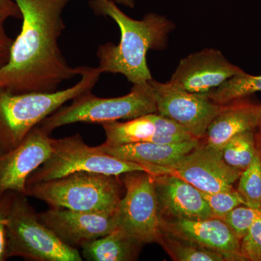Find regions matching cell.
<instances>
[{
    "label": "cell",
    "mask_w": 261,
    "mask_h": 261,
    "mask_svg": "<svg viewBox=\"0 0 261 261\" xmlns=\"http://www.w3.org/2000/svg\"><path fill=\"white\" fill-rule=\"evenodd\" d=\"M161 229L219 252L226 261H243L241 241L223 219L191 220L161 217Z\"/></svg>",
    "instance_id": "9a60e30c"
},
{
    "label": "cell",
    "mask_w": 261,
    "mask_h": 261,
    "mask_svg": "<svg viewBox=\"0 0 261 261\" xmlns=\"http://www.w3.org/2000/svg\"><path fill=\"white\" fill-rule=\"evenodd\" d=\"M102 126L106 136L103 144L107 145L142 142L171 144L196 139L176 122L157 113L126 122H108Z\"/></svg>",
    "instance_id": "5bb4252c"
},
{
    "label": "cell",
    "mask_w": 261,
    "mask_h": 261,
    "mask_svg": "<svg viewBox=\"0 0 261 261\" xmlns=\"http://www.w3.org/2000/svg\"><path fill=\"white\" fill-rule=\"evenodd\" d=\"M0 12L9 18H22L21 13L14 0H0Z\"/></svg>",
    "instance_id": "f1b7e54d"
},
{
    "label": "cell",
    "mask_w": 261,
    "mask_h": 261,
    "mask_svg": "<svg viewBox=\"0 0 261 261\" xmlns=\"http://www.w3.org/2000/svg\"><path fill=\"white\" fill-rule=\"evenodd\" d=\"M260 130V137H261V130Z\"/></svg>",
    "instance_id": "1f68e13d"
},
{
    "label": "cell",
    "mask_w": 261,
    "mask_h": 261,
    "mask_svg": "<svg viewBox=\"0 0 261 261\" xmlns=\"http://www.w3.org/2000/svg\"><path fill=\"white\" fill-rule=\"evenodd\" d=\"M153 176L145 171L122 175L125 194L115 212L117 227L143 245L159 243L161 237V215Z\"/></svg>",
    "instance_id": "ba28073f"
},
{
    "label": "cell",
    "mask_w": 261,
    "mask_h": 261,
    "mask_svg": "<svg viewBox=\"0 0 261 261\" xmlns=\"http://www.w3.org/2000/svg\"><path fill=\"white\" fill-rule=\"evenodd\" d=\"M240 250L244 260L261 261V214L241 240Z\"/></svg>",
    "instance_id": "484cf974"
},
{
    "label": "cell",
    "mask_w": 261,
    "mask_h": 261,
    "mask_svg": "<svg viewBox=\"0 0 261 261\" xmlns=\"http://www.w3.org/2000/svg\"><path fill=\"white\" fill-rule=\"evenodd\" d=\"M215 218L224 219L225 216L239 205H246L242 196L234 189L207 193L201 192Z\"/></svg>",
    "instance_id": "cb8c5ba5"
},
{
    "label": "cell",
    "mask_w": 261,
    "mask_h": 261,
    "mask_svg": "<svg viewBox=\"0 0 261 261\" xmlns=\"http://www.w3.org/2000/svg\"><path fill=\"white\" fill-rule=\"evenodd\" d=\"M142 245L117 228L112 232L82 247V257L89 261L135 260Z\"/></svg>",
    "instance_id": "d6986e66"
},
{
    "label": "cell",
    "mask_w": 261,
    "mask_h": 261,
    "mask_svg": "<svg viewBox=\"0 0 261 261\" xmlns=\"http://www.w3.org/2000/svg\"><path fill=\"white\" fill-rule=\"evenodd\" d=\"M39 221L65 245L73 248L82 247L116 229L114 214L75 211L49 207L38 214Z\"/></svg>",
    "instance_id": "7c38bea8"
},
{
    "label": "cell",
    "mask_w": 261,
    "mask_h": 261,
    "mask_svg": "<svg viewBox=\"0 0 261 261\" xmlns=\"http://www.w3.org/2000/svg\"><path fill=\"white\" fill-rule=\"evenodd\" d=\"M24 194H13L7 221L8 258L32 261H82L78 249L65 245L43 224Z\"/></svg>",
    "instance_id": "52a82bcc"
},
{
    "label": "cell",
    "mask_w": 261,
    "mask_h": 261,
    "mask_svg": "<svg viewBox=\"0 0 261 261\" xmlns=\"http://www.w3.org/2000/svg\"><path fill=\"white\" fill-rule=\"evenodd\" d=\"M13 194V192H7L0 197V261L8 259L7 255V221Z\"/></svg>",
    "instance_id": "4316f807"
},
{
    "label": "cell",
    "mask_w": 261,
    "mask_h": 261,
    "mask_svg": "<svg viewBox=\"0 0 261 261\" xmlns=\"http://www.w3.org/2000/svg\"><path fill=\"white\" fill-rule=\"evenodd\" d=\"M243 71L219 49L206 48L181 59L168 82L192 93L206 94Z\"/></svg>",
    "instance_id": "4fadbf2b"
},
{
    "label": "cell",
    "mask_w": 261,
    "mask_h": 261,
    "mask_svg": "<svg viewBox=\"0 0 261 261\" xmlns=\"http://www.w3.org/2000/svg\"><path fill=\"white\" fill-rule=\"evenodd\" d=\"M257 92H261V75L247 74L243 71L205 94L213 102L224 106Z\"/></svg>",
    "instance_id": "44dd1931"
},
{
    "label": "cell",
    "mask_w": 261,
    "mask_h": 261,
    "mask_svg": "<svg viewBox=\"0 0 261 261\" xmlns=\"http://www.w3.org/2000/svg\"><path fill=\"white\" fill-rule=\"evenodd\" d=\"M260 214L261 208L241 205L228 213L223 220L241 241Z\"/></svg>",
    "instance_id": "d4e9b609"
},
{
    "label": "cell",
    "mask_w": 261,
    "mask_h": 261,
    "mask_svg": "<svg viewBox=\"0 0 261 261\" xmlns=\"http://www.w3.org/2000/svg\"><path fill=\"white\" fill-rule=\"evenodd\" d=\"M101 74L97 68L82 66L78 83L51 93L14 94L0 89V151L17 147L31 130L65 102L92 91Z\"/></svg>",
    "instance_id": "3957f363"
},
{
    "label": "cell",
    "mask_w": 261,
    "mask_h": 261,
    "mask_svg": "<svg viewBox=\"0 0 261 261\" xmlns=\"http://www.w3.org/2000/svg\"><path fill=\"white\" fill-rule=\"evenodd\" d=\"M157 113L176 122L192 137L201 140L213 120L224 106L216 104L205 94H195L171 82L161 83L152 79Z\"/></svg>",
    "instance_id": "9c48e42d"
},
{
    "label": "cell",
    "mask_w": 261,
    "mask_h": 261,
    "mask_svg": "<svg viewBox=\"0 0 261 261\" xmlns=\"http://www.w3.org/2000/svg\"><path fill=\"white\" fill-rule=\"evenodd\" d=\"M49 135L38 125L17 147L0 151V197L9 192L25 195L29 176L51 153Z\"/></svg>",
    "instance_id": "8fae6325"
},
{
    "label": "cell",
    "mask_w": 261,
    "mask_h": 261,
    "mask_svg": "<svg viewBox=\"0 0 261 261\" xmlns=\"http://www.w3.org/2000/svg\"><path fill=\"white\" fill-rule=\"evenodd\" d=\"M89 6L98 15L109 17L121 32L118 44L107 42L98 47L97 68L101 73H120L133 84L152 80L147 63L149 50L166 48L174 23L166 16L149 13L141 20L125 14L113 0H90Z\"/></svg>",
    "instance_id": "7a4b0ae2"
},
{
    "label": "cell",
    "mask_w": 261,
    "mask_h": 261,
    "mask_svg": "<svg viewBox=\"0 0 261 261\" xmlns=\"http://www.w3.org/2000/svg\"><path fill=\"white\" fill-rule=\"evenodd\" d=\"M116 4L123 5V6L126 7V8L133 9L135 8L136 5L135 0H113Z\"/></svg>",
    "instance_id": "f546056e"
},
{
    "label": "cell",
    "mask_w": 261,
    "mask_h": 261,
    "mask_svg": "<svg viewBox=\"0 0 261 261\" xmlns=\"http://www.w3.org/2000/svg\"><path fill=\"white\" fill-rule=\"evenodd\" d=\"M80 171L117 176L134 171H145L154 176L160 174L159 166L117 159L87 145L82 135L76 134L58 140L53 139L49 158L30 175L27 186Z\"/></svg>",
    "instance_id": "8992f818"
},
{
    "label": "cell",
    "mask_w": 261,
    "mask_h": 261,
    "mask_svg": "<svg viewBox=\"0 0 261 261\" xmlns=\"http://www.w3.org/2000/svg\"><path fill=\"white\" fill-rule=\"evenodd\" d=\"M200 144V140L192 139L171 144L142 142L118 145L102 144L96 147L105 153L123 161L164 167L176 162Z\"/></svg>",
    "instance_id": "e0dca14e"
},
{
    "label": "cell",
    "mask_w": 261,
    "mask_h": 261,
    "mask_svg": "<svg viewBox=\"0 0 261 261\" xmlns=\"http://www.w3.org/2000/svg\"><path fill=\"white\" fill-rule=\"evenodd\" d=\"M8 17L0 12V69L8 63L13 41L7 34L5 22Z\"/></svg>",
    "instance_id": "83f0119b"
},
{
    "label": "cell",
    "mask_w": 261,
    "mask_h": 261,
    "mask_svg": "<svg viewBox=\"0 0 261 261\" xmlns=\"http://www.w3.org/2000/svg\"><path fill=\"white\" fill-rule=\"evenodd\" d=\"M259 106L238 100L224 105L213 120L202 143L217 150L239 134L258 128Z\"/></svg>",
    "instance_id": "ac0fdd59"
},
{
    "label": "cell",
    "mask_w": 261,
    "mask_h": 261,
    "mask_svg": "<svg viewBox=\"0 0 261 261\" xmlns=\"http://www.w3.org/2000/svg\"><path fill=\"white\" fill-rule=\"evenodd\" d=\"M173 260L226 261L224 255L161 229L159 243Z\"/></svg>",
    "instance_id": "ffe728a7"
},
{
    "label": "cell",
    "mask_w": 261,
    "mask_h": 261,
    "mask_svg": "<svg viewBox=\"0 0 261 261\" xmlns=\"http://www.w3.org/2000/svg\"><path fill=\"white\" fill-rule=\"evenodd\" d=\"M259 130H261V105L259 106V123H258Z\"/></svg>",
    "instance_id": "4dcf8cb0"
},
{
    "label": "cell",
    "mask_w": 261,
    "mask_h": 261,
    "mask_svg": "<svg viewBox=\"0 0 261 261\" xmlns=\"http://www.w3.org/2000/svg\"><path fill=\"white\" fill-rule=\"evenodd\" d=\"M120 177L80 171L27 185L25 195L43 201L49 207L114 214L124 189Z\"/></svg>",
    "instance_id": "277c9868"
},
{
    "label": "cell",
    "mask_w": 261,
    "mask_h": 261,
    "mask_svg": "<svg viewBox=\"0 0 261 261\" xmlns=\"http://www.w3.org/2000/svg\"><path fill=\"white\" fill-rule=\"evenodd\" d=\"M255 130H247L231 139L223 147L222 157L231 167L243 171L257 152Z\"/></svg>",
    "instance_id": "7402d4cb"
},
{
    "label": "cell",
    "mask_w": 261,
    "mask_h": 261,
    "mask_svg": "<svg viewBox=\"0 0 261 261\" xmlns=\"http://www.w3.org/2000/svg\"><path fill=\"white\" fill-rule=\"evenodd\" d=\"M14 1L23 23L9 61L0 69V89L14 94L56 92L82 69L70 66L59 47L65 27L63 10L70 0Z\"/></svg>",
    "instance_id": "6da1fadb"
},
{
    "label": "cell",
    "mask_w": 261,
    "mask_h": 261,
    "mask_svg": "<svg viewBox=\"0 0 261 261\" xmlns=\"http://www.w3.org/2000/svg\"><path fill=\"white\" fill-rule=\"evenodd\" d=\"M238 192L246 205L261 208V154L257 150L250 166L242 171Z\"/></svg>",
    "instance_id": "603a6c76"
},
{
    "label": "cell",
    "mask_w": 261,
    "mask_h": 261,
    "mask_svg": "<svg viewBox=\"0 0 261 261\" xmlns=\"http://www.w3.org/2000/svg\"><path fill=\"white\" fill-rule=\"evenodd\" d=\"M154 113H157V106L149 81L134 84L129 93L119 97L101 98L89 91L74 98L70 106L57 110L43 120L39 126L50 135L56 128L73 123L102 125Z\"/></svg>",
    "instance_id": "5b68a950"
},
{
    "label": "cell",
    "mask_w": 261,
    "mask_h": 261,
    "mask_svg": "<svg viewBox=\"0 0 261 261\" xmlns=\"http://www.w3.org/2000/svg\"><path fill=\"white\" fill-rule=\"evenodd\" d=\"M242 171L225 162L222 151L200 142V145L168 166H160V175L170 174L185 180L207 193L233 189Z\"/></svg>",
    "instance_id": "30bf717a"
},
{
    "label": "cell",
    "mask_w": 261,
    "mask_h": 261,
    "mask_svg": "<svg viewBox=\"0 0 261 261\" xmlns=\"http://www.w3.org/2000/svg\"><path fill=\"white\" fill-rule=\"evenodd\" d=\"M153 176L161 217L191 220L215 218L198 189L173 175Z\"/></svg>",
    "instance_id": "2e32d148"
}]
</instances>
